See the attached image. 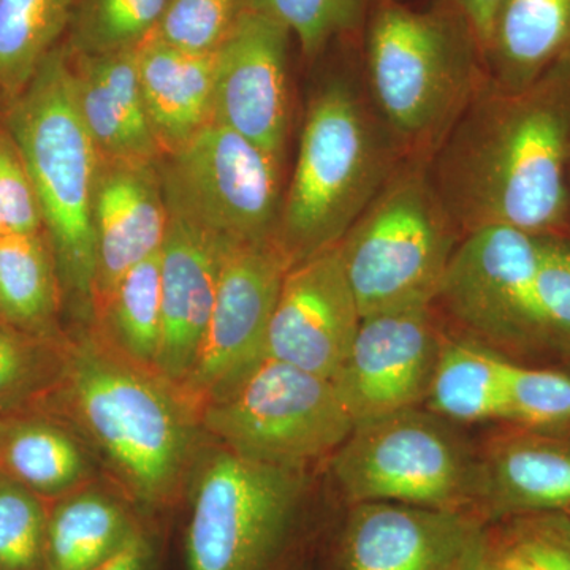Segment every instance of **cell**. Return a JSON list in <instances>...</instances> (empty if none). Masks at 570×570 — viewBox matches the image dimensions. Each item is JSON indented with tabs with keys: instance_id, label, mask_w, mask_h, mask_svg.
Returning <instances> with one entry per match:
<instances>
[{
	"instance_id": "obj_27",
	"label": "cell",
	"mask_w": 570,
	"mask_h": 570,
	"mask_svg": "<svg viewBox=\"0 0 570 570\" xmlns=\"http://www.w3.org/2000/svg\"><path fill=\"white\" fill-rule=\"evenodd\" d=\"M505 363L472 344L441 346L426 393L430 407L459 422L502 420Z\"/></svg>"
},
{
	"instance_id": "obj_11",
	"label": "cell",
	"mask_w": 570,
	"mask_h": 570,
	"mask_svg": "<svg viewBox=\"0 0 570 570\" xmlns=\"http://www.w3.org/2000/svg\"><path fill=\"white\" fill-rule=\"evenodd\" d=\"M542 236L493 225L461 238L436 302L499 347L553 351L535 294Z\"/></svg>"
},
{
	"instance_id": "obj_32",
	"label": "cell",
	"mask_w": 570,
	"mask_h": 570,
	"mask_svg": "<svg viewBox=\"0 0 570 570\" xmlns=\"http://www.w3.org/2000/svg\"><path fill=\"white\" fill-rule=\"evenodd\" d=\"M242 9L279 22L307 58H317L333 40L358 28L366 0H242Z\"/></svg>"
},
{
	"instance_id": "obj_41",
	"label": "cell",
	"mask_w": 570,
	"mask_h": 570,
	"mask_svg": "<svg viewBox=\"0 0 570 570\" xmlns=\"http://www.w3.org/2000/svg\"><path fill=\"white\" fill-rule=\"evenodd\" d=\"M524 520L530 521L532 527L547 532L570 549V519L561 510L557 512L531 513V515H521Z\"/></svg>"
},
{
	"instance_id": "obj_36",
	"label": "cell",
	"mask_w": 570,
	"mask_h": 570,
	"mask_svg": "<svg viewBox=\"0 0 570 570\" xmlns=\"http://www.w3.org/2000/svg\"><path fill=\"white\" fill-rule=\"evenodd\" d=\"M43 230L39 198L17 142L0 130V235Z\"/></svg>"
},
{
	"instance_id": "obj_21",
	"label": "cell",
	"mask_w": 570,
	"mask_h": 570,
	"mask_svg": "<svg viewBox=\"0 0 570 570\" xmlns=\"http://www.w3.org/2000/svg\"><path fill=\"white\" fill-rule=\"evenodd\" d=\"M142 99L163 153L184 142L213 122V55H190L153 39L137 48Z\"/></svg>"
},
{
	"instance_id": "obj_10",
	"label": "cell",
	"mask_w": 570,
	"mask_h": 570,
	"mask_svg": "<svg viewBox=\"0 0 570 570\" xmlns=\"http://www.w3.org/2000/svg\"><path fill=\"white\" fill-rule=\"evenodd\" d=\"M333 456V474L352 504L459 510L468 498L469 466L459 445L414 407L355 423Z\"/></svg>"
},
{
	"instance_id": "obj_44",
	"label": "cell",
	"mask_w": 570,
	"mask_h": 570,
	"mask_svg": "<svg viewBox=\"0 0 570 570\" xmlns=\"http://www.w3.org/2000/svg\"><path fill=\"white\" fill-rule=\"evenodd\" d=\"M561 512H564L566 515H568L569 519H570V505H569V508H566L564 510H561Z\"/></svg>"
},
{
	"instance_id": "obj_18",
	"label": "cell",
	"mask_w": 570,
	"mask_h": 570,
	"mask_svg": "<svg viewBox=\"0 0 570 570\" xmlns=\"http://www.w3.org/2000/svg\"><path fill=\"white\" fill-rule=\"evenodd\" d=\"M230 246L168 213L167 235L160 247L163 344L157 374L178 390L200 351L225 253Z\"/></svg>"
},
{
	"instance_id": "obj_12",
	"label": "cell",
	"mask_w": 570,
	"mask_h": 570,
	"mask_svg": "<svg viewBox=\"0 0 570 570\" xmlns=\"http://www.w3.org/2000/svg\"><path fill=\"white\" fill-rule=\"evenodd\" d=\"M291 266L276 238L228 247L200 351L179 389L197 414L264 362L269 321Z\"/></svg>"
},
{
	"instance_id": "obj_17",
	"label": "cell",
	"mask_w": 570,
	"mask_h": 570,
	"mask_svg": "<svg viewBox=\"0 0 570 570\" xmlns=\"http://www.w3.org/2000/svg\"><path fill=\"white\" fill-rule=\"evenodd\" d=\"M479 534L459 510L360 502L344 530L341 570H453Z\"/></svg>"
},
{
	"instance_id": "obj_28",
	"label": "cell",
	"mask_w": 570,
	"mask_h": 570,
	"mask_svg": "<svg viewBox=\"0 0 570 570\" xmlns=\"http://www.w3.org/2000/svg\"><path fill=\"white\" fill-rule=\"evenodd\" d=\"M78 0H0V91L17 97L67 28Z\"/></svg>"
},
{
	"instance_id": "obj_7",
	"label": "cell",
	"mask_w": 570,
	"mask_h": 570,
	"mask_svg": "<svg viewBox=\"0 0 570 570\" xmlns=\"http://www.w3.org/2000/svg\"><path fill=\"white\" fill-rule=\"evenodd\" d=\"M303 491V469L217 449L195 475L184 531L187 570H272Z\"/></svg>"
},
{
	"instance_id": "obj_34",
	"label": "cell",
	"mask_w": 570,
	"mask_h": 570,
	"mask_svg": "<svg viewBox=\"0 0 570 570\" xmlns=\"http://www.w3.org/2000/svg\"><path fill=\"white\" fill-rule=\"evenodd\" d=\"M242 10V0H170L153 39L190 55H213Z\"/></svg>"
},
{
	"instance_id": "obj_9",
	"label": "cell",
	"mask_w": 570,
	"mask_h": 570,
	"mask_svg": "<svg viewBox=\"0 0 570 570\" xmlns=\"http://www.w3.org/2000/svg\"><path fill=\"white\" fill-rule=\"evenodd\" d=\"M168 213L232 245L276 238L283 160L212 122L156 163Z\"/></svg>"
},
{
	"instance_id": "obj_38",
	"label": "cell",
	"mask_w": 570,
	"mask_h": 570,
	"mask_svg": "<svg viewBox=\"0 0 570 570\" xmlns=\"http://www.w3.org/2000/svg\"><path fill=\"white\" fill-rule=\"evenodd\" d=\"M97 570H156V546L151 534L141 527L118 554Z\"/></svg>"
},
{
	"instance_id": "obj_2",
	"label": "cell",
	"mask_w": 570,
	"mask_h": 570,
	"mask_svg": "<svg viewBox=\"0 0 570 570\" xmlns=\"http://www.w3.org/2000/svg\"><path fill=\"white\" fill-rule=\"evenodd\" d=\"M55 396L130 502L148 512L174 504L202 431L178 389L94 333L67 341Z\"/></svg>"
},
{
	"instance_id": "obj_31",
	"label": "cell",
	"mask_w": 570,
	"mask_h": 570,
	"mask_svg": "<svg viewBox=\"0 0 570 570\" xmlns=\"http://www.w3.org/2000/svg\"><path fill=\"white\" fill-rule=\"evenodd\" d=\"M502 420L570 439V370L508 360Z\"/></svg>"
},
{
	"instance_id": "obj_25",
	"label": "cell",
	"mask_w": 570,
	"mask_h": 570,
	"mask_svg": "<svg viewBox=\"0 0 570 570\" xmlns=\"http://www.w3.org/2000/svg\"><path fill=\"white\" fill-rule=\"evenodd\" d=\"M0 472L41 499H61L82 489L91 475L80 439L51 420H10L0 445Z\"/></svg>"
},
{
	"instance_id": "obj_40",
	"label": "cell",
	"mask_w": 570,
	"mask_h": 570,
	"mask_svg": "<svg viewBox=\"0 0 570 570\" xmlns=\"http://www.w3.org/2000/svg\"><path fill=\"white\" fill-rule=\"evenodd\" d=\"M491 549L499 570H542L520 550V547L509 538L508 532H504L502 539L497 546H491Z\"/></svg>"
},
{
	"instance_id": "obj_33",
	"label": "cell",
	"mask_w": 570,
	"mask_h": 570,
	"mask_svg": "<svg viewBox=\"0 0 570 570\" xmlns=\"http://www.w3.org/2000/svg\"><path fill=\"white\" fill-rule=\"evenodd\" d=\"M43 499L0 472V570H43Z\"/></svg>"
},
{
	"instance_id": "obj_16",
	"label": "cell",
	"mask_w": 570,
	"mask_h": 570,
	"mask_svg": "<svg viewBox=\"0 0 570 570\" xmlns=\"http://www.w3.org/2000/svg\"><path fill=\"white\" fill-rule=\"evenodd\" d=\"M156 163L99 160L92 194V314L130 268L159 253L164 245L168 209Z\"/></svg>"
},
{
	"instance_id": "obj_4",
	"label": "cell",
	"mask_w": 570,
	"mask_h": 570,
	"mask_svg": "<svg viewBox=\"0 0 570 570\" xmlns=\"http://www.w3.org/2000/svg\"><path fill=\"white\" fill-rule=\"evenodd\" d=\"M362 78L404 157L430 159L487 73L459 7L415 10L389 2L371 18Z\"/></svg>"
},
{
	"instance_id": "obj_22",
	"label": "cell",
	"mask_w": 570,
	"mask_h": 570,
	"mask_svg": "<svg viewBox=\"0 0 570 570\" xmlns=\"http://www.w3.org/2000/svg\"><path fill=\"white\" fill-rule=\"evenodd\" d=\"M570 56V0H501L483 50L491 85L517 92Z\"/></svg>"
},
{
	"instance_id": "obj_20",
	"label": "cell",
	"mask_w": 570,
	"mask_h": 570,
	"mask_svg": "<svg viewBox=\"0 0 570 570\" xmlns=\"http://www.w3.org/2000/svg\"><path fill=\"white\" fill-rule=\"evenodd\" d=\"M485 498L510 519L569 508L570 439L513 425L487 453Z\"/></svg>"
},
{
	"instance_id": "obj_30",
	"label": "cell",
	"mask_w": 570,
	"mask_h": 570,
	"mask_svg": "<svg viewBox=\"0 0 570 570\" xmlns=\"http://www.w3.org/2000/svg\"><path fill=\"white\" fill-rule=\"evenodd\" d=\"M170 0H78L70 24L77 56L134 50L156 31Z\"/></svg>"
},
{
	"instance_id": "obj_26",
	"label": "cell",
	"mask_w": 570,
	"mask_h": 570,
	"mask_svg": "<svg viewBox=\"0 0 570 570\" xmlns=\"http://www.w3.org/2000/svg\"><path fill=\"white\" fill-rule=\"evenodd\" d=\"M94 316L99 324L97 335L105 343L135 365L157 374L163 344L160 250L130 268Z\"/></svg>"
},
{
	"instance_id": "obj_42",
	"label": "cell",
	"mask_w": 570,
	"mask_h": 570,
	"mask_svg": "<svg viewBox=\"0 0 570 570\" xmlns=\"http://www.w3.org/2000/svg\"><path fill=\"white\" fill-rule=\"evenodd\" d=\"M453 570H499L491 543L483 539L482 532Z\"/></svg>"
},
{
	"instance_id": "obj_13",
	"label": "cell",
	"mask_w": 570,
	"mask_h": 570,
	"mask_svg": "<svg viewBox=\"0 0 570 570\" xmlns=\"http://www.w3.org/2000/svg\"><path fill=\"white\" fill-rule=\"evenodd\" d=\"M279 22L242 9L214 52L213 122L284 160L288 104V41Z\"/></svg>"
},
{
	"instance_id": "obj_29",
	"label": "cell",
	"mask_w": 570,
	"mask_h": 570,
	"mask_svg": "<svg viewBox=\"0 0 570 570\" xmlns=\"http://www.w3.org/2000/svg\"><path fill=\"white\" fill-rule=\"evenodd\" d=\"M66 347L67 340H43L0 322V419L24 417L55 396Z\"/></svg>"
},
{
	"instance_id": "obj_23",
	"label": "cell",
	"mask_w": 570,
	"mask_h": 570,
	"mask_svg": "<svg viewBox=\"0 0 570 570\" xmlns=\"http://www.w3.org/2000/svg\"><path fill=\"white\" fill-rule=\"evenodd\" d=\"M130 509L107 491L82 487L48 512L43 570H97L140 530Z\"/></svg>"
},
{
	"instance_id": "obj_6",
	"label": "cell",
	"mask_w": 570,
	"mask_h": 570,
	"mask_svg": "<svg viewBox=\"0 0 570 570\" xmlns=\"http://www.w3.org/2000/svg\"><path fill=\"white\" fill-rule=\"evenodd\" d=\"M463 236L428 159L406 157L336 246L362 318L433 305Z\"/></svg>"
},
{
	"instance_id": "obj_19",
	"label": "cell",
	"mask_w": 570,
	"mask_h": 570,
	"mask_svg": "<svg viewBox=\"0 0 570 570\" xmlns=\"http://www.w3.org/2000/svg\"><path fill=\"white\" fill-rule=\"evenodd\" d=\"M75 96L100 159L148 160L163 157L138 75L137 48L77 56Z\"/></svg>"
},
{
	"instance_id": "obj_43",
	"label": "cell",
	"mask_w": 570,
	"mask_h": 570,
	"mask_svg": "<svg viewBox=\"0 0 570 570\" xmlns=\"http://www.w3.org/2000/svg\"><path fill=\"white\" fill-rule=\"evenodd\" d=\"M10 420L0 419V445H2L3 438H6L7 430H9Z\"/></svg>"
},
{
	"instance_id": "obj_39",
	"label": "cell",
	"mask_w": 570,
	"mask_h": 570,
	"mask_svg": "<svg viewBox=\"0 0 570 570\" xmlns=\"http://www.w3.org/2000/svg\"><path fill=\"white\" fill-rule=\"evenodd\" d=\"M499 2L501 0H455V6L466 18L480 48H482V56L487 43H489L491 26H493Z\"/></svg>"
},
{
	"instance_id": "obj_37",
	"label": "cell",
	"mask_w": 570,
	"mask_h": 570,
	"mask_svg": "<svg viewBox=\"0 0 570 570\" xmlns=\"http://www.w3.org/2000/svg\"><path fill=\"white\" fill-rule=\"evenodd\" d=\"M508 535L542 570H570V549L523 517L510 519Z\"/></svg>"
},
{
	"instance_id": "obj_24",
	"label": "cell",
	"mask_w": 570,
	"mask_h": 570,
	"mask_svg": "<svg viewBox=\"0 0 570 570\" xmlns=\"http://www.w3.org/2000/svg\"><path fill=\"white\" fill-rule=\"evenodd\" d=\"M62 285L45 232L0 235V322L28 335L63 341Z\"/></svg>"
},
{
	"instance_id": "obj_3",
	"label": "cell",
	"mask_w": 570,
	"mask_h": 570,
	"mask_svg": "<svg viewBox=\"0 0 570 570\" xmlns=\"http://www.w3.org/2000/svg\"><path fill=\"white\" fill-rule=\"evenodd\" d=\"M406 159L360 75L337 71L307 104L276 239L292 265L340 245Z\"/></svg>"
},
{
	"instance_id": "obj_8",
	"label": "cell",
	"mask_w": 570,
	"mask_h": 570,
	"mask_svg": "<svg viewBox=\"0 0 570 570\" xmlns=\"http://www.w3.org/2000/svg\"><path fill=\"white\" fill-rule=\"evenodd\" d=\"M198 422L219 448L298 469L333 455L355 426L332 379L269 358Z\"/></svg>"
},
{
	"instance_id": "obj_15",
	"label": "cell",
	"mask_w": 570,
	"mask_h": 570,
	"mask_svg": "<svg viewBox=\"0 0 570 570\" xmlns=\"http://www.w3.org/2000/svg\"><path fill=\"white\" fill-rule=\"evenodd\" d=\"M362 324L336 247L292 265L281 285L265 358L333 379Z\"/></svg>"
},
{
	"instance_id": "obj_1",
	"label": "cell",
	"mask_w": 570,
	"mask_h": 570,
	"mask_svg": "<svg viewBox=\"0 0 570 570\" xmlns=\"http://www.w3.org/2000/svg\"><path fill=\"white\" fill-rule=\"evenodd\" d=\"M461 234L562 236L570 217V56L517 92L489 78L428 159Z\"/></svg>"
},
{
	"instance_id": "obj_5",
	"label": "cell",
	"mask_w": 570,
	"mask_h": 570,
	"mask_svg": "<svg viewBox=\"0 0 570 570\" xmlns=\"http://www.w3.org/2000/svg\"><path fill=\"white\" fill-rule=\"evenodd\" d=\"M7 127L31 175L62 291L81 313H92V194L100 157L78 110L69 52L48 55L14 97Z\"/></svg>"
},
{
	"instance_id": "obj_14",
	"label": "cell",
	"mask_w": 570,
	"mask_h": 570,
	"mask_svg": "<svg viewBox=\"0 0 570 570\" xmlns=\"http://www.w3.org/2000/svg\"><path fill=\"white\" fill-rule=\"evenodd\" d=\"M439 351L431 306L373 314L332 381L355 423L382 417L426 396Z\"/></svg>"
},
{
	"instance_id": "obj_35",
	"label": "cell",
	"mask_w": 570,
	"mask_h": 570,
	"mask_svg": "<svg viewBox=\"0 0 570 570\" xmlns=\"http://www.w3.org/2000/svg\"><path fill=\"white\" fill-rule=\"evenodd\" d=\"M535 294L551 347L570 358V243L564 236H542Z\"/></svg>"
}]
</instances>
